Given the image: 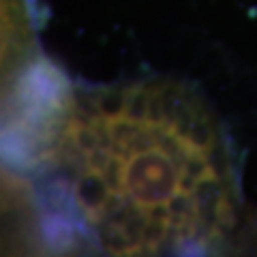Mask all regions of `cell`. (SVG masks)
<instances>
[{
    "instance_id": "obj_1",
    "label": "cell",
    "mask_w": 257,
    "mask_h": 257,
    "mask_svg": "<svg viewBox=\"0 0 257 257\" xmlns=\"http://www.w3.org/2000/svg\"><path fill=\"white\" fill-rule=\"evenodd\" d=\"M37 172L41 219L99 257H223L238 219L234 148L187 82L71 88Z\"/></svg>"
},
{
    "instance_id": "obj_2",
    "label": "cell",
    "mask_w": 257,
    "mask_h": 257,
    "mask_svg": "<svg viewBox=\"0 0 257 257\" xmlns=\"http://www.w3.org/2000/svg\"><path fill=\"white\" fill-rule=\"evenodd\" d=\"M227 257H257V223L251 225L244 234H240L236 242H231Z\"/></svg>"
}]
</instances>
